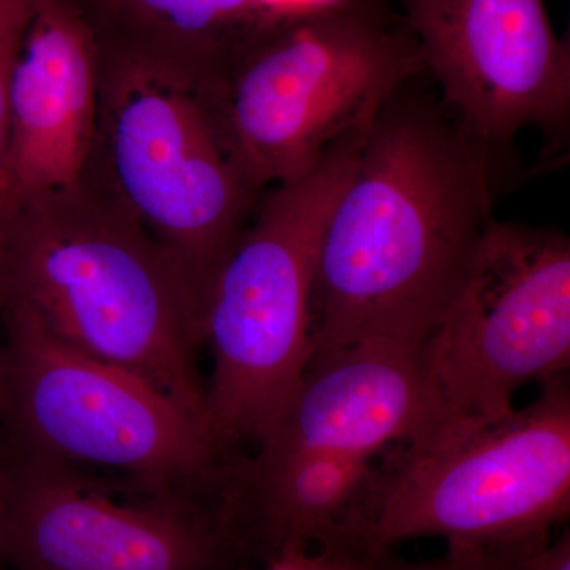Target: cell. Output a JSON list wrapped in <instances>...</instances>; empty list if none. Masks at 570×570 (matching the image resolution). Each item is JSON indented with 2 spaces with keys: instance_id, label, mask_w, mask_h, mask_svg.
Instances as JSON below:
<instances>
[{
  "instance_id": "1",
  "label": "cell",
  "mask_w": 570,
  "mask_h": 570,
  "mask_svg": "<svg viewBox=\"0 0 570 570\" xmlns=\"http://www.w3.org/2000/svg\"><path fill=\"white\" fill-rule=\"evenodd\" d=\"M419 78L379 111L326 220L311 358L367 340L423 346L494 220L493 149Z\"/></svg>"
},
{
  "instance_id": "2",
  "label": "cell",
  "mask_w": 570,
  "mask_h": 570,
  "mask_svg": "<svg viewBox=\"0 0 570 570\" xmlns=\"http://www.w3.org/2000/svg\"><path fill=\"white\" fill-rule=\"evenodd\" d=\"M0 272L3 296L31 307L71 346L148 382L212 431L197 363L204 296L102 186L81 176L0 214Z\"/></svg>"
},
{
  "instance_id": "3",
  "label": "cell",
  "mask_w": 570,
  "mask_h": 570,
  "mask_svg": "<svg viewBox=\"0 0 570 570\" xmlns=\"http://www.w3.org/2000/svg\"><path fill=\"white\" fill-rule=\"evenodd\" d=\"M337 546L385 553L441 538L498 550L551 538L570 512V390L540 382L530 406L493 419L442 417L385 450Z\"/></svg>"
},
{
  "instance_id": "4",
  "label": "cell",
  "mask_w": 570,
  "mask_h": 570,
  "mask_svg": "<svg viewBox=\"0 0 570 570\" xmlns=\"http://www.w3.org/2000/svg\"><path fill=\"white\" fill-rule=\"evenodd\" d=\"M425 73L390 0H333L277 21L197 91L236 167L264 190L302 178Z\"/></svg>"
},
{
  "instance_id": "5",
  "label": "cell",
  "mask_w": 570,
  "mask_h": 570,
  "mask_svg": "<svg viewBox=\"0 0 570 570\" xmlns=\"http://www.w3.org/2000/svg\"><path fill=\"white\" fill-rule=\"evenodd\" d=\"M367 129L261 197L214 276L205 309L214 360L206 403L214 438L228 455L261 444L305 374L318 246Z\"/></svg>"
},
{
  "instance_id": "6",
  "label": "cell",
  "mask_w": 570,
  "mask_h": 570,
  "mask_svg": "<svg viewBox=\"0 0 570 570\" xmlns=\"http://www.w3.org/2000/svg\"><path fill=\"white\" fill-rule=\"evenodd\" d=\"M0 438L7 455L202 497L224 493L234 456L170 397L71 346L10 296L0 311Z\"/></svg>"
},
{
  "instance_id": "7",
  "label": "cell",
  "mask_w": 570,
  "mask_h": 570,
  "mask_svg": "<svg viewBox=\"0 0 570 570\" xmlns=\"http://www.w3.org/2000/svg\"><path fill=\"white\" fill-rule=\"evenodd\" d=\"M82 176L174 255L206 309L262 190L232 160L197 89L100 61L99 116Z\"/></svg>"
},
{
  "instance_id": "8",
  "label": "cell",
  "mask_w": 570,
  "mask_h": 570,
  "mask_svg": "<svg viewBox=\"0 0 570 570\" xmlns=\"http://www.w3.org/2000/svg\"><path fill=\"white\" fill-rule=\"evenodd\" d=\"M7 461L0 562L14 570H228L242 562L223 497L36 456Z\"/></svg>"
},
{
  "instance_id": "9",
  "label": "cell",
  "mask_w": 570,
  "mask_h": 570,
  "mask_svg": "<svg viewBox=\"0 0 570 570\" xmlns=\"http://www.w3.org/2000/svg\"><path fill=\"white\" fill-rule=\"evenodd\" d=\"M423 360L439 411L449 419L508 414L528 382L566 374L568 236L494 219L460 291L423 344Z\"/></svg>"
},
{
  "instance_id": "10",
  "label": "cell",
  "mask_w": 570,
  "mask_h": 570,
  "mask_svg": "<svg viewBox=\"0 0 570 570\" xmlns=\"http://www.w3.org/2000/svg\"><path fill=\"white\" fill-rule=\"evenodd\" d=\"M426 75L461 126L487 148L524 127L562 132L570 50L543 0H400Z\"/></svg>"
},
{
  "instance_id": "11",
  "label": "cell",
  "mask_w": 570,
  "mask_h": 570,
  "mask_svg": "<svg viewBox=\"0 0 570 570\" xmlns=\"http://www.w3.org/2000/svg\"><path fill=\"white\" fill-rule=\"evenodd\" d=\"M100 56L73 0H39L10 88L0 214L80 181L91 156Z\"/></svg>"
},
{
  "instance_id": "12",
  "label": "cell",
  "mask_w": 570,
  "mask_h": 570,
  "mask_svg": "<svg viewBox=\"0 0 570 570\" xmlns=\"http://www.w3.org/2000/svg\"><path fill=\"white\" fill-rule=\"evenodd\" d=\"M423 346L367 340L313 356L254 453L330 452L374 460L439 419Z\"/></svg>"
},
{
  "instance_id": "13",
  "label": "cell",
  "mask_w": 570,
  "mask_h": 570,
  "mask_svg": "<svg viewBox=\"0 0 570 570\" xmlns=\"http://www.w3.org/2000/svg\"><path fill=\"white\" fill-rule=\"evenodd\" d=\"M100 61L204 89L283 20L265 0H73Z\"/></svg>"
},
{
  "instance_id": "14",
  "label": "cell",
  "mask_w": 570,
  "mask_h": 570,
  "mask_svg": "<svg viewBox=\"0 0 570 570\" xmlns=\"http://www.w3.org/2000/svg\"><path fill=\"white\" fill-rule=\"evenodd\" d=\"M37 2L0 0V184L9 146L11 78Z\"/></svg>"
},
{
  "instance_id": "15",
  "label": "cell",
  "mask_w": 570,
  "mask_h": 570,
  "mask_svg": "<svg viewBox=\"0 0 570 570\" xmlns=\"http://www.w3.org/2000/svg\"><path fill=\"white\" fill-rule=\"evenodd\" d=\"M382 554L351 547L287 550L265 564L264 570H374Z\"/></svg>"
},
{
  "instance_id": "16",
  "label": "cell",
  "mask_w": 570,
  "mask_h": 570,
  "mask_svg": "<svg viewBox=\"0 0 570 570\" xmlns=\"http://www.w3.org/2000/svg\"><path fill=\"white\" fill-rule=\"evenodd\" d=\"M505 550L448 549L444 557L425 562L400 560L387 551L379 558L374 570H499Z\"/></svg>"
},
{
  "instance_id": "17",
  "label": "cell",
  "mask_w": 570,
  "mask_h": 570,
  "mask_svg": "<svg viewBox=\"0 0 570 570\" xmlns=\"http://www.w3.org/2000/svg\"><path fill=\"white\" fill-rule=\"evenodd\" d=\"M499 570H570V534L513 547L504 553Z\"/></svg>"
},
{
  "instance_id": "18",
  "label": "cell",
  "mask_w": 570,
  "mask_h": 570,
  "mask_svg": "<svg viewBox=\"0 0 570 570\" xmlns=\"http://www.w3.org/2000/svg\"><path fill=\"white\" fill-rule=\"evenodd\" d=\"M272 10L279 17H292V14L303 13V11L317 9L333 0H265Z\"/></svg>"
},
{
  "instance_id": "19",
  "label": "cell",
  "mask_w": 570,
  "mask_h": 570,
  "mask_svg": "<svg viewBox=\"0 0 570 570\" xmlns=\"http://www.w3.org/2000/svg\"><path fill=\"white\" fill-rule=\"evenodd\" d=\"M7 472H9V461H7L6 449H3L2 438H0V517H2L3 502H6Z\"/></svg>"
},
{
  "instance_id": "20",
  "label": "cell",
  "mask_w": 570,
  "mask_h": 570,
  "mask_svg": "<svg viewBox=\"0 0 570 570\" xmlns=\"http://www.w3.org/2000/svg\"><path fill=\"white\" fill-rule=\"evenodd\" d=\"M3 305V283H2V272H0V311H2Z\"/></svg>"
}]
</instances>
